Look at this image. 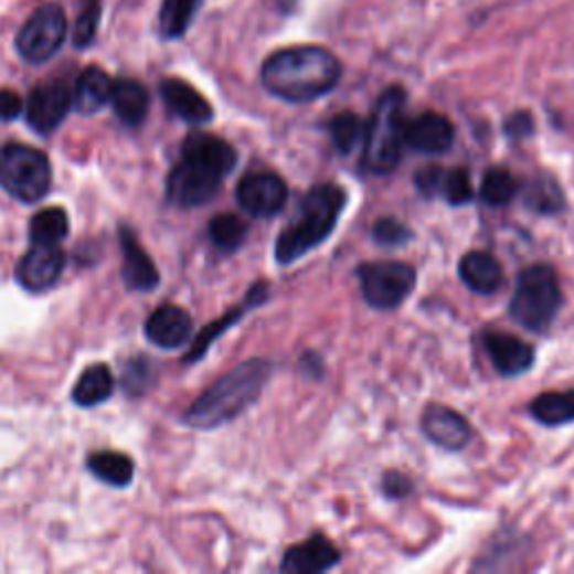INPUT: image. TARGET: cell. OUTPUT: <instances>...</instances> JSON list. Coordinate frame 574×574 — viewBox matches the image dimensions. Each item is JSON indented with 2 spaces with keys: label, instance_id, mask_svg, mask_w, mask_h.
Masks as SVG:
<instances>
[{
  "label": "cell",
  "instance_id": "obj_1",
  "mask_svg": "<svg viewBox=\"0 0 574 574\" xmlns=\"http://www.w3.org/2000/svg\"><path fill=\"white\" fill-rule=\"evenodd\" d=\"M341 61L319 45H295L267 56L261 70L265 91L287 104H310L334 91Z\"/></svg>",
  "mask_w": 574,
  "mask_h": 574
},
{
  "label": "cell",
  "instance_id": "obj_2",
  "mask_svg": "<svg viewBox=\"0 0 574 574\" xmlns=\"http://www.w3.org/2000/svg\"><path fill=\"white\" fill-rule=\"evenodd\" d=\"M236 160V149L225 139L211 132H191L167 180L169 202L180 209L206 204L221 191L223 180L234 171Z\"/></svg>",
  "mask_w": 574,
  "mask_h": 574
},
{
  "label": "cell",
  "instance_id": "obj_3",
  "mask_svg": "<svg viewBox=\"0 0 574 574\" xmlns=\"http://www.w3.org/2000/svg\"><path fill=\"white\" fill-rule=\"evenodd\" d=\"M274 373L267 359H247L234 371L211 384L187 411L184 422L193 428H219L245 413L263 393Z\"/></svg>",
  "mask_w": 574,
  "mask_h": 574
},
{
  "label": "cell",
  "instance_id": "obj_4",
  "mask_svg": "<svg viewBox=\"0 0 574 574\" xmlns=\"http://www.w3.org/2000/svg\"><path fill=\"white\" fill-rule=\"evenodd\" d=\"M348 204V193L334 182L315 184L301 200L295 221L287 225L276 241V261L290 265L317 249L334 232Z\"/></svg>",
  "mask_w": 574,
  "mask_h": 574
},
{
  "label": "cell",
  "instance_id": "obj_5",
  "mask_svg": "<svg viewBox=\"0 0 574 574\" xmlns=\"http://www.w3.org/2000/svg\"><path fill=\"white\" fill-rule=\"evenodd\" d=\"M404 104L406 93L397 86L382 93L364 132L362 171L386 176L400 164L404 147Z\"/></svg>",
  "mask_w": 574,
  "mask_h": 574
},
{
  "label": "cell",
  "instance_id": "obj_6",
  "mask_svg": "<svg viewBox=\"0 0 574 574\" xmlns=\"http://www.w3.org/2000/svg\"><path fill=\"white\" fill-rule=\"evenodd\" d=\"M563 306L559 276L550 265L525 267L510 301V317L530 332H545Z\"/></svg>",
  "mask_w": 574,
  "mask_h": 574
},
{
  "label": "cell",
  "instance_id": "obj_7",
  "mask_svg": "<svg viewBox=\"0 0 574 574\" xmlns=\"http://www.w3.org/2000/svg\"><path fill=\"white\" fill-rule=\"evenodd\" d=\"M0 187L21 202H39L52 187V167L47 156L17 141L0 147Z\"/></svg>",
  "mask_w": 574,
  "mask_h": 574
},
{
  "label": "cell",
  "instance_id": "obj_8",
  "mask_svg": "<svg viewBox=\"0 0 574 574\" xmlns=\"http://www.w3.org/2000/svg\"><path fill=\"white\" fill-rule=\"evenodd\" d=\"M357 278L362 285V297L371 308L395 310L415 290L417 274L408 263L380 261L359 265Z\"/></svg>",
  "mask_w": 574,
  "mask_h": 574
},
{
  "label": "cell",
  "instance_id": "obj_9",
  "mask_svg": "<svg viewBox=\"0 0 574 574\" xmlns=\"http://www.w3.org/2000/svg\"><path fill=\"white\" fill-rule=\"evenodd\" d=\"M67 36V19L59 6L36 10L17 36V50L28 63L50 61Z\"/></svg>",
  "mask_w": 574,
  "mask_h": 574
},
{
  "label": "cell",
  "instance_id": "obj_10",
  "mask_svg": "<svg viewBox=\"0 0 574 574\" xmlns=\"http://www.w3.org/2000/svg\"><path fill=\"white\" fill-rule=\"evenodd\" d=\"M236 198L241 209L252 219H274L285 209L290 191H287V184L280 176L272 171H256L247 173L238 182Z\"/></svg>",
  "mask_w": 574,
  "mask_h": 574
},
{
  "label": "cell",
  "instance_id": "obj_11",
  "mask_svg": "<svg viewBox=\"0 0 574 574\" xmlns=\"http://www.w3.org/2000/svg\"><path fill=\"white\" fill-rule=\"evenodd\" d=\"M72 108V91L63 82L36 86L25 104V117L39 135L54 132Z\"/></svg>",
  "mask_w": 574,
  "mask_h": 574
},
{
  "label": "cell",
  "instance_id": "obj_12",
  "mask_svg": "<svg viewBox=\"0 0 574 574\" xmlns=\"http://www.w3.org/2000/svg\"><path fill=\"white\" fill-rule=\"evenodd\" d=\"M454 124L440 113H422L404 121V144L424 156H443L454 147Z\"/></svg>",
  "mask_w": 574,
  "mask_h": 574
},
{
  "label": "cell",
  "instance_id": "obj_13",
  "mask_svg": "<svg viewBox=\"0 0 574 574\" xmlns=\"http://www.w3.org/2000/svg\"><path fill=\"white\" fill-rule=\"evenodd\" d=\"M65 269V254L59 245H32L17 265V280L28 293H45L54 287Z\"/></svg>",
  "mask_w": 574,
  "mask_h": 574
},
{
  "label": "cell",
  "instance_id": "obj_14",
  "mask_svg": "<svg viewBox=\"0 0 574 574\" xmlns=\"http://www.w3.org/2000/svg\"><path fill=\"white\" fill-rule=\"evenodd\" d=\"M422 434L445 451H460L471 443V426L465 415L434 404L422 413Z\"/></svg>",
  "mask_w": 574,
  "mask_h": 574
},
{
  "label": "cell",
  "instance_id": "obj_15",
  "mask_svg": "<svg viewBox=\"0 0 574 574\" xmlns=\"http://www.w3.org/2000/svg\"><path fill=\"white\" fill-rule=\"evenodd\" d=\"M482 343L491 357V364L500 375L519 378L534 366V348L510 332L487 330L482 332Z\"/></svg>",
  "mask_w": 574,
  "mask_h": 574
},
{
  "label": "cell",
  "instance_id": "obj_16",
  "mask_svg": "<svg viewBox=\"0 0 574 574\" xmlns=\"http://www.w3.org/2000/svg\"><path fill=\"white\" fill-rule=\"evenodd\" d=\"M119 245H121V276L128 290L135 293H153L160 285V272L153 258L147 254L135 236V232L126 225L119 227Z\"/></svg>",
  "mask_w": 574,
  "mask_h": 574
},
{
  "label": "cell",
  "instance_id": "obj_17",
  "mask_svg": "<svg viewBox=\"0 0 574 574\" xmlns=\"http://www.w3.org/2000/svg\"><path fill=\"white\" fill-rule=\"evenodd\" d=\"M341 561L339 548L323 534H312L306 543L293 545L283 554L280 570L293 574H319L332 570Z\"/></svg>",
  "mask_w": 574,
  "mask_h": 574
},
{
  "label": "cell",
  "instance_id": "obj_18",
  "mask_svg": "<svg viewBox=\"0 0 574 574\" xmlns=\"http://www.w3.org/2000/svg\"><path fill=\"white\" fill-rule=\"evenodd\" d=\"M144 332H147L151 343L164 350H176L189 343L193 334V319L187 310L178 306H162L149 317Z\"/></svg>",
  "mask_w": 574,
  "mask_h": 574
},
{
  "label": "cell",
  "instance_id": "obj_19",
  "mask_svg": "<svg viewBox=\"0 0 574 574\" xmlns=\"http://www.w3.org/2000/svg\"><path fill=\"white\" fill-rule=\"evenodd\" d=\"M160 95L162 102L167 104V108L184 119L187 124L200 126V124H209L213 119V108L211 104L187 82L182 79H164L160 84Z\"/></svg>",
  "mask_w": 574,
  "mask_h": 574
},
{
  "label": "cell",
  "instance_id": "obj_20",
  "mask_svg": "<svg viewBox=\"0 0 574 574\" xmlns=\"http://www.w3.org/2000/svg\"><path fill=\"white\" fill-rule=\"evenodd\" d=\"M267 297H269V287H267V283H256V285H252V290L247 293V297H245V301L238 306V308H234V310H230L227 315H223L219 321H213L211 326H206L200 334H198V339L193 341V346H191V350L187 352V357H184V362L187 364H191V362H200V357L211 348V343L219 339L225 330H230L232 326H236L252 308H258V306H263L265 301H267Z\"/></svg>",
  "mask_w": 574,
  "mask_h": 574
},
{
  "label": "cell",
  "instance_id": "obj_21",
  "mask_svg": "<svg viewBox=\"0 0 574 574\" xmlns=\"http://www.w3.org/2000/svg\"><path fill=\"white\" fill-rule=\"evenodd\" d=\"M460 278L476 295H493L506 280L502 265L487 252H469L460 258Z\"/></svg>",
  "mask_w": 574,
  "mask_h": 574
},
{
  "label": "cell",
  "instance_id": "obj_22",
  "mask_svg": "<svg viewBox=\"0 0 574 574\" xmlns=\"http://www.w3.org/2000/svg\"><path fill=\"white\" fill-rule=\"evenodd\" d=\"M113 86L115 82L110 79V75L104 67L91 65L77 79L75 93H72V102H75V108L82 115H95L110 102Z\"/></svg>",
  "mask_w": 574,
  "mask_h": 574
},
{
  "label": "cell",
  "instance_id": "obj_23",
  "mask_svg": "<svg viewBox=\"0 0 574 574\" xmlns=\"http://www.w3.org/2000/svg\"><path fill=\"white\" fill-rule=\"evenodd\" d=\"M110 104H113V110L119 117V121L130 126V128H135L144 119H147L149 106H151V97H149V91L144 88L139 82H135V79H119L113 86Z\"/></svg>",
  "mask_w": 574,
  "mask_h": 574
},
{
  "label": "cell",
  "instance_id": "obj_24",
  "mask_svg": "<svg viewBox=\"0 0 574 574\" xmlns=\"http://www.w3.org/2000/svg\"><path fill=\"white\" fill-rule=\"evenodd\" d=\"M113 391H115L113 371L106 364H93L82 373L79 382L75 384V389H72V400L84 408H91L110 400Z\"/></svg>",
  "mask_w": 574,
  "mask_h": 574
},
{
  "label": "cell",
  "instance_id": "obj_25",
  "mask_svg": "<svg viewBox=\"0 0 574 574\" xmlns=\"http://www.w3.org/2000/svg\"><path fill=\"white\" fill-rule=\"evenodd\" d=\"M530 415L543 426H563L574 422V389L563 393H541L528 406Z\"/></svg>",
  "mask_w": 574,
  "mask_h": 574
},
{
  "label": "cell",
  "instance_id": "obj_26",
  "mask_svg": "<svg viewBox=\"0 0 574 574\" xmlns=\"http://www.w3.org/2000/svg\"><path fill=\"white\" fill-rule=\"evenodd\" d=\"M70 232L67 213L61 206L41 209L30 223V241L32 245H59L65 241Z\"/></svg>",
  "mask_w": 574,
  "mask_h": 574
},
{
  "label": "cell",
  "instance_id": "obj_27",
  "mask_svg": "<svg viewBox=\"0 0 574 574\" xmlns=\"http://www.w3.org/2000/svg\"><path fill=\"white\" fill-rule=\"evenodd\" d=\"M88 469L110 487H126L132 480V460L117 451H97L88 456Z\"/></svg>",
  "mask_w": 574,
  "mask_h": 574
},
{
  "label": "cell",
  "instance_id": "obj_28",
  "mask_svg": "<svg viewBox=\"0 0 574 574\" xmlns=\"http://www.w3.org/2000/svg\"><path fill=\"white\" fill-rule=\"evenodd\" d=\"M202 0H162L160 8V32L173 41L187 34Z\"/></svg>",
  "mask_w": 574,
  "mask_h": 574
},
{
  "label": "cell",
  "instance_id": "obj_29",
  "mask_svg": "<svg viewBox=\"0 0 574 574\" xmlns=\"http://www.w3.org/2000/svg\"><path fill=\"white\" fill-rule=\"evenodd\" d=\"M209 238L221 252L232 254L245 243L247 223L243 219H238L236 213H219L209 223Z\"/></svg>",
  "mask_w": 574,
  "mask_h": 574
},
{
  "label": "cell",
  "instance_id": "obj_30",
  "mask_svg": "<svg viewBox=\"0 0 574 574\" xmlns=\"http://www.w3.org/2000/svg\"><path fill=\"white\" fill-rule=\"evenodd\" d=\"M519 191H521L519 180L502 167H493V169L485 171L482 182H480V195L491 206L510 204Z\"/></svg>",
  "mask_w": 574,
  "mask_h": 574
},
{
  "label": "cell",
  "instance_id": "obj_31",
  "mask_svg": "<svg viewBox=\"0 0 574 574\" xmlns=\"http://www.w3.org/2000/svg\"><path fill=\"white\" fill-rule=\"evenodd\" d=\"M328 132H330L334 151L339 156H348L357 149V144L364 139L366 126H364L362 117L354 115V113H339L330 119Z\"/></svg>",
  "mask_w": 574,
  "mask_h": 574
},
{
  "label": "cell",
  "instance_id": "obj_32",
  "mask_svg": "<svg viewBox=\"0 0 574 574\" xmlns=\"http://www.w3.org/2000/svg\"><path fill=\"white\" fill-rule=\"evenodd\" d=\"M525 204L543 215H554L559 211H563L565 200H563V191L556 184V180L543 176L530 182V187L525 189Z\"/></svg>",
  "mask_w": 574,
  "mask_h": 574
},
{
  "label": "cell",
  "instance_id": "obj_33",
  "mask_svg": "<svg viewBox=\"0 0 574 574\" xmlns=\"http://www.w3.org/2000/svg\"><path fill=\"white\" fill-rule=\"evenodd\" d=\"M156 382V366L149 357H135L128 362V366L124 369V378H121V386L128 395L139 397L147 393Z\"/></svg>",
  "mask_w": 574,
  "mask_h": 574
},
{
  "label": "cell",
  "instance_id": "obj_34",
  "mask_svg": "<svg viewBox=\"0 0 574 574\" xmlns=\"http://www.w3.org/2000/svg\"><path fill=\"white\" fill-rule=\"evenodd\" d=\"M102 21V0H86L82 14L75 21V30H72V43L79 50H86L95 43L97 30Z\"/></svg>",
  "mask_w": 574,
  "mask_h": 574
},
{
  "label": "cell",
  "instance_id": "obj_35",
  "mask_svg": "<svg viewBox=\"0 0 574 574\" xmlns=\"http://www.w3.org/2000/svg\"><path fill=\"white\" fill-rule=\"evenodd\" d=\"M440 193H443L445 200H447L449 204H454V206L469 204V202L474 200V184H471L469 171H467V169L445 171Z\"/></svg>",
  "mask_w": 574,
  "mask_h": 574
},
{
  "label": "cell",
  "instance_id": "obj_36",
  "mask_svg": "<svg viewBox=\"0 0 574 574\" xmlns=\"http://www.w3.org/2000/svg\"><path fill=\"white\" fill-rule=\"evenodd\" d=\"M373 238L382 247H402L413 238V232L404 223H400L397 219H391V215H386V219H380L373 225Z\"/></svg>",
  "mask_w": 574,
  "mask_h": 574
},
{
  "label": "cell",
  "instance_id": "obj_37",
  "mask_svg": "<svg viewBox=\"0 0 574 574\" xmlns=\"http://www.w3.org/2000/svg\"><path fill=\"white\" fill-rule=\"evenodd\" d=\"M443 176H445V171L440 167H426V169L415 173V187L422 195L436 198V195H440Z\"/></svg>",
  "mask_w": 574,
  "mask_h": 574
},
{
  "label": "cell",
  "instance_id": "obj_38",
  "mask_svg": "<svg viewBox=\"0 0 574 574\" xmlns=\"http://www.w3.org/2000/svg\"><path fill=\"white\" fill-rule=\"evenodd\" d=\"M532 132H534V119H532V115L525 113V110L514 113V115L506 121V135L512 137V139H517V141L530 137Z\"/></svg>",
  "mask_w": 574,
  "mask_h": 574
},
{
  "label": "cell",
  "instance_id": "obj_39",
  "mask_svg": "<svg viewBox=\"0 0 574 574\" xmlns=\"http://www.w3.org/2000/svg\"><path fill=\"white\" fill-rule=\"evenodd\" d=\"M25 110L23 97L14 91H0V121H14Z\"/></svg>",
  "mask_w": 574,
  "mask_h": 574
},
{
  "label": "cell",
  "instance_id": "obj_40",
  "mask_svg": "<svg viewBox=\"0 0 574 574\" xmlns=\"http://www.w3.org/2000/svg\"><path fill=\"white\" fill-rule=\"evenodd\" d=\"M382 487H384V493L389 498H404V496L411 493L413 482L404 474H400V471H389L382 478Z\"/></svg>",
  "mask_w": 574,
  "mask_h": 574
},
{
  "label": "cell",
  "instance_id": "obj_41",
  "mask_svg": "<svg viewBox=\"0 0 574 574\" xmlns=\"http://www.w3.org/2000/svg\"><path fill=\"white\" fill-rule=\"evenodd\" d=\"M297 3H299V0H278V6H280L283 12H293L297 8Z\"/></svg>",
  "mask_w": 574,
  "mask_h": 574
}]
</instances>
